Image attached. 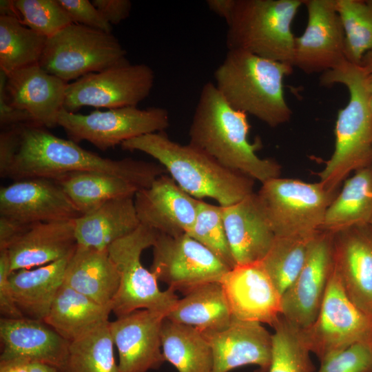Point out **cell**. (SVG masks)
I'll list each match as a JSON object with an SVG mask.
<instances>
[{
    "label": "cell",
    "mask_w": 372,
    "mask_h": 372,
    "mask_svg": "<svg viewBox=\"0 0 372 372\" xmlns=\"http://www.w3.org/2000/svg\"><path fill=\"white\" fill-rule=\"evenodd\" d=\"M303 1L236 0L227 23L228 50L246 51L293 66L296 37L291 26Z\"/></svg>",
    "instance_id": "6"
},
{
    "label": "cell",
    "mask_w": 372,
    "mask_h": 372,
    "mask_svg": "<svg viewBox=\"0 0 372 372\" xmlns=\"http://www.w3.org/2000/svg\"><path fill=\"white\" fill-rule=\"evenodd\" d=\"M81 215L52 179H21L0 189V216L34 225L75 220Z\"/></svg>",
    "instance_id": "16"
},
{
    "label": "cell",
    "mask_w": 372,
    "mask_h": 372,
    "mask_svg": "<svg viewBox=\"0 0 372 372\" xmlns=\"http://www.w3.org/2000/svg\"><path fill=\"white\" fill-rule=\"evenodd\" d=\"M320 84H342L349 92L347 105L338 113L333 153L318 174L319 182L328 191L338 192L352 171L372 164V112L359 65L345 60L334 70L322 74Z\"/></svg>",
    "instance_id": "5"
},
{
    "label": "cell",
    "mask_w": 372,
    "mask_h": 372,
    "mask_svg": "<svg viewBox=\"0 0 372 372\" xmlns=\"http://www.w3.org/2000/svg\"><path fill=\"white\" fill-rule=\"evenodd\" d=\"M345 34L346 59L360 65L372 51V0H335Z\"/></svg>",
    "instance_id": "37"
},
{
    "label": "cell",
    "mask_w": 372,
    "mask_h": 372,
    "mask_svg": "<svg viewBox=\"0 0 372 372\" xmlns=\"http://www.w3.org/2000/svg\"><path fill=\"white\" fill-rule=\"evenodd\" d=\"M110 321L70 341L63 372H120L114 353Z\"/></svg>",
    "instance_id": "35"
},
{
    "label": "cell",
    "mask_w": 372,
    "mask_h": 372,
    "mask_svg": "<svg viewBox=\"0 0 372 372\" xmlns=\"http://www.w3.org/2000/svg\"><path fill=\"white\" fill-rule=\"evenodd\" d=\"M273 328L271 362L268 372H313L310 357L300 329L281 316Z\"/></svg>",
    "instance_id": "38"
},
{
    "label": "cell",
    "mask_w": 372,
    "mask_h": 372,
    "mask_svg": "<svg viewBox=\"0 0 372 372\" xmlns=\"http://www.w3.org/2000/svg\"><path fill=\"white\" fill-rule=\"evenodd\" d=\"M372 344V343H371Z\"/></svg>",
    "instance_id": "54"
},
{
    "label": "cell",
    "mask_w": 372,
    "mask_h": 372,
    "mask_svg": "<svg viewBox=\"0 0 372 372\" xmlns=\"http://www.w3.org/2000/svg\"><path fill=\"white\" fill-rule=\"evenodd\" d=\"M320 182L275 178L256 194L276 236H311L320 230L326 211L337 195Z\"/></svg>",
    "instance_id": "9"
},
{
    "label": "cell",
    "mask_w": 372,
    "mask_h": 372,
    "mask_svg": "<svg viewBox=\"0 0 372 372\" xmlns=\"http://www.w3.org/2000/svg\"><path fill=\"white\" fill-rule=\"evenodd\" d=\"M47 39L17 17L0 15V70L8 75L39 65Z\"/></svg>",
    "instance_id": "34"
},
{
    "label": "cell",
    "mask_w": 372,
    "mask_h": 372,
    "mask_svg": "<svg viewBox=\"0 0 372 372\" xmlns=\"http://www.w3.org/2000/svg\"><path fill=\"white\" fill-rule=\"evenodd\" d=\"M333 266L350 299L372 316V227L354 226L333 235Z\"/></svg>",
    "instance_id": "21"
},
{
    "label": "cell",
    "mask_w": 372,
    "mask_h": 372,
    "mask_svg": "<svg viewBox=\"0 0 372 372\" xmlns=\"http://www.w3.org/2000/svg\"><path fill=\"white\" fill-rule=\"evenodd\" d=\"M141 224L159 234H188L197 214L200 199L181 189L167 174L158 176L134 197Z\"/></svg>",
    "instance_id": "19"
},
{
    "label": "cell",
    "mask_w": 372,
    "mask_h": 372,
    "mask_svg": "<svg viewBox=\"0 0 372 372\" xmlns=\"http://www.w3.org/2000/svg\"><path fill=\"white\" fill-rule=\"evenodd\" d=\"M369 224H370V225L372 227V218H371V221H370Z\"/></svg>",
    "instance_id": "52"
},
{
    "label": "cell",
    "mask_w": 372,
    "mask_h": 372,
    "mask_svg": "<svg viewBox=\"0 0 372 372\" xmlns=\"http://www.w3.org/2000/svg\"><path fill=\"white\" fill-rule=\"evenodd\" d=\"M247 115L229 105L214 83L203 85L189 130V143L224 167L263 183L280 177L281 167L259 157L260 141L249 140Z\"/></svg>",
    "instance_id": "2"
},
{
    "label": "cell",
    "mask_w": 372,
    "mask_h": 372,
    "mask_svg": "<svg viewBox=\"0 0 372 372\" xmlns=\"http://www.w3.org/2000/svg\"><path fill=\"white\" fill-rule=\"evenodd\" d=\"M7 76L3 86L6 103L28 113L37 125L53 127L63 109L68 83L48 73L39 65Z\"/></svg>",
    "instance_id": "20"
},
{
    "label": "cell",
    "mask_w": 372,
    "mask_h": 372,
    "mask_svg": "<svg viewBox=\"0 0 372 372\" xmlns=\"http://www.w3.org/2000/svg\"><path fill=\"white\" fill-rule=\"evenodd\" d=\"M14 5L21 22L47 38L72 23L57 0H14Z\"/></svg>",
    "instance_id": "40"
},
{
    "label": "cell",
    "mask_w": 372,
    "mask_h": 372,
    "mask_svg": "<svg viewBox=\"0 0 372 372\" xmlns=\"http://www.w3.org/2000/svg\"><path fill=\"white\" fill-rule=\"evenodd\" d=\"M236 0H207L209 9L227 23L232 14Z\"/></svg>",
    "instance_id": "50"
},
{
    "label": "cell",
    "mask_w": 372,
    "mask_h": 372,
    "mask_svg": "<svg viewBox=\"0 0 372 372\" xmlns=\"http://www.w3.org/2000/svg\"><path fill=\"white\" fill-rule=\"evenodd\" d=\"M300 331L307 348L321 361L356 343H372V316L350 299L333 266L316 318Z\"/></svg>",
    "instance_id": "10"
},
{
    "label": "cell",
    "mask_w": 372,
    "mask_h": 372,
    "mask_svg": "<svg viewBox=\"0 0 372 372\" xmlns=\"http://www.w3.org/2000/svg\"><path fill=\"white\" fill-rule=\"evenodd\" d=\"M6 79V74L0 70V125L1 129L22 124H37L28 113L12 108L7 105L3 94V86Z\"/></svg>",
    "instance_id": "44"
},
{
    "label": "cell",
    "mask_w": 372,
    "mask_h": 372,
    "mask_svg": "<svg viewBox=\"0 0 372 372\" xmlns=\"http://www.w3.org/2000/svg\"><path fill=\"white\" fill-rule=\"evenodd\" d=\"M0 360L29 359L46 363L63 372L70 342L44 321L29 318L0 320Z\"/></svg>",
    "instance_id": "23"
},
{
    "label": "cell",
    "mask_w": 372,
    "mask_h": 372,
    "mask_svg": "<svg viewBox=\"0 0 372 372\" xmlns=\"http://www.w3.org/2000/svg\"><path fill=\"white\" fill-rule=\"evenodd\" d=\"M32 225L0 216V251L7 250Z\"/></svg>",
    "instance_id": "48"
},
{
    "label": "cell",
    "mask_w": 372,
    "mask_h": 372,
    "mask_svg": "<svg viewBox=\"0 0 372 372\" xmlns=\"http://www.w3.org/2000/svg\"><path fill=\"white\" fill-rule=\"evenodd\" d=\"M72 23L81 24L107 33H112V25L101 14L89 0H57Z\"/></svg>",
    "instance_id": "42"
},
{
    "label": "cell",
    "mask_w": 372,
    "mask_h": 372,
    "mask_svg": "<svg viewBox=\"0 0 372 372\" xmlns=\"http://www.w3.org/2000/svg\"><path fill=\"white\" fill-rule=\"evenodd\" d=\"M320 362L318 372H369L372 370V344L356 343L327 355Z\"/></svg>",
    "instance_id": "41"
},
{
    "label": "cell",
    "mask_w": 372,
    "mask_h": 372,
    "mask_svg": "<svg viewBox=\"0 0 372 372\" xmlns=\"http://www.w3.org/2000/svg\"><path fill=\"white\" fill-rule=\"evenodd\" d=\"M92 3L112 25L126 19L132 10L130 0H92Z\"/></svg>",
    "instance_id": "45"
},
{
    "label": "cell",
    "mask_w": 372,
    "mask_h": 372,
    "mask_svg": "<svg viewBox=\"0 0 372 372\" xmlns=\"http://www.w3.org/2000/svg\"><path fill=\"white\" fill-rule=\"evenodd\" d=\"M12 272L7 250L0 251V311L3 318H19L24 316L14 298L9 277Z\"/></svg>",
    "instance_id": "43"
},
{
    "label": "cell",
    "mask_w": 372,
    "mask_h": 372,
    "mask_svg": "<svg viewBox=\"0 0 372 372\" xmlns=\"http://www.w3.org/2000/svg\"><path fill=\"white\" fill-rule=\"evenodd\" d=\"M166 315L138 309L110 322L116 347L120 372H147L165 361L161 347V328Z\"/></svg>",
    "instance_id": "18"
},
{
    "label": "cell",
    "mask_w": 372,
    "mask_h": 372,
    "mask_svg": "<svg viewBox=\"0 0 372 372\" xmlns=\"http://www.w3.org/2000/svg\"><path fill=\"white\" fill-rule=\"evenodd\" d=\"M222 207L225 229L236 265L259 262L276 237L256 193Z\"/></svg>",
    "instance_id": "24"
},
{
    "label": "cell",
    "mask_w": 372,
    "mask_h": 372,
    "mask_svg": "<svg viewBox=\"0 0 372 372\" xmlns=\"http://www.w3.org/2000/svg\"><path fill=\"white\" fill-rule=\"evenodd\" d=\"M54 180L61 186L82 215L110 200L134 197L142 189L125 178L101 172H71Z\"/></svg>",
    "instance_id": "32"
},
{
    "label": "cell",
    "mask_w": 372,
    "mask_h": 372,
    "mask_svg": "<svg viewBox=\"0 0 372 372\" xmlns=\"http://www.w3.org/2000/svg\"><path fill=\"white\" fill-rule=\"evenodd\" d=\"M161 347L165 361L178 372H212L213 354L204 334L187 325L165 318Z\"/></svg>",
    "instance_id": "33"
},
{
    "label": "cell",
    "mask_w": 372,
    "mask_h": 372,
    "mask_svg": "<svg viewBox=\"0 0 372 372\" xmlns=\"http://www.w3.org/2000/svg\"><path fill=\"white\" fill-rule=\"evenodd\" d=\"M110 307L103 306L63 283L44 322L69 342L109 321Z\"/></svg>",
    "instance_id": "30"
},
{
    "label": "cell",
    "mask_w": 372,
    "mask_h": 372,
    "mask_svg": "<svg viewBox=\"0 0 372 372\" xmlns=\"http://www.w3.org/2000/svg\"><path fill=\"white\" fill-rule=\"evenodd\" d=\"M231 269L211 251L187 234H158L150 271L168 289L183 294L209 282H220Z\"/></svg>",
    "instance_id": "13"
},
{
    "label": "cell",
    "mask_w": 372,
    "mask_h": 372,
    "mask_svg": "<svg viewBox=\"0 0 372 372\" xmlns=\"http://www.w3.org/2000/svg\"><path fill=\"white\" fill-rule=\"evenodd\" d=\"M168 320L192 327L202 333L218 331L234 320L219 282L198 286L184 294L166 316Z\"/></svg>",
    "instance_id": "29"
},
{
    "label": "cell",
    "mask_w": 372,
    "mask_h": 372,
    "mask_svg": "<svg viewBox=\"0 0 372 372\" xmlns=\"http://www.w3.org/2000/svg\"><path fill=\"white\" fill-rule=\"evenodd\" d=\"M18 129V148L3 178L15 180L33 178L54 180L71 172H94L121 177L143 189L167 174L159 163L130 158H103L70 139L55 136L37 124L19 125Z\"/></svg>",
    "instance_id": "1"
},
{
    "label": "cell",
    "mask_w": 372,
    "mask_h": 372,
    "mask_svg": "<svg viewBox=\"0 0 372 372\" xmlns=\"http://www.w3.org/2000/svg\"><path fill=\"white\" fill-rule=\"evenodd\" d=\"M367 103L372 112V51L366 52L359 65Z\"/></svg>",
    "instance_id": "49"
},
{
    "label": "cell",
    "mask_w": 372,
    "mask_h": 372,
    "mask_svg": "<svg viewBox=\"0 0 372 372\" xmlns=\"http://www.w3.org/2000/svg\"><path fill=\"white\" fill-rule=\"evenodd\" d=\"M158 232L141 224L134 231L115 241L107 248L120 276L112 312L121 317L138 309H149L166 316L178 298L173 291H162L154 273L141 263L145 249L153 247Z\"/></svg>",
    "instance_id": "7"
},
{
    "label": "cell",
    "mask_w": 372,
    "mask_h": 372,
    "mask_svg": "<svg viewBox=\"0 0 372 372\" xmlns=\"http://www.w3.org/2000/svg\"><path fill=\"white\" fill-rule=\"evenodd\" d=\"M316 234L276 236L268 252L259 262L282 295L300 272Z\"/></svg>",
    "instance_id": "36"
},
{
    "label": "cell",
    "mask_w": 372,
    "mask_h": 372,
    "mask_svg": "<svg viewBox=\"0 0 372 372\" xmlns=\"http://www.w3.org/2000/svg\"><path fill=\"white\" fill-rule=\"evenodd\" d=\"M334 234L319 230L313 237L304 264L282 298V316L304 329L316 318L333 268Z\"/></svg>",
    "instance_id": "15"
},
{
    "label": "cell",
    "mask_w": 372,
    "mask_h": 372,
    "mask_svg": "<svg viewBox=\"0 0 372 372\" xmlns=\"http://www.w3.org/2000/svg\"><path fill=\"white\" fill-rule=\"evenodd\" d=\"M372 218V164L355 171L327 208L320 230L335 234L369 224Z\"/></svg>",
    "instance_id": "31"
},
{
    "label": "cell",
    "mask_w": 372,
    "mask_h": 372,
    "mask_svg": "<svg viewBox=\"0 0 372 372\" xmlns=\"http://www.w3.org/2000/svg\"><path fill=\"white\" fill-rule=\"evenodd\" d=\"M63 283L98 304L112 308L120 276L107 249L77 244L69 258Z\"/></svg>",
    "instance_id": "26"
},
{
    "label": "cell",
    "mask_w": 372,
    "mask_h": 372,
    "mask_svg": "<svg viewBox=\"0 0 372 372\" xmlns=\"http://www.w3.org/2000/svg\"><path fill=\"white\" fill-rule=\"evenodd\" d=\"M0 372H61L57 368L37 360L12 359L0 360Z\"/></svg>",
    "instance_id": "47"
},
{
    "label": "cell",
    "mask_w": 372,
    "mask_h": 372,
    "mask_svg": "<svg viewBox=\"0 0 372 372\" xmlns=\"http://www.w3.org/2000/svg\"><path fill=\"white\" fill-rule=\"evenodd\" d=\"M112 34L72 23L48 38L39 66L65 82L127 62Z\"/></svg>",
    "instance_id": "8"
},
{
    "label": "cell",
    "mask_w": 372,
    "mask_h": 372,
    "mask_svg": "<svg viewBox=\"0 0 372 372\" xmlns=\"http://www.w3.org/2000/svg\"><path fill=\"white\" fill-rule=\"evenodd\" d=\"M369 372H372V370H371Z\"/></svg>",
    "instance_id": "53"
},
{
    "label": "cell",
    "mask_w": 372,
    "mask_h": 372,
    "mask_svg": "<svg viewBox=\"0 0 372 372\" xmlns=\"http://www.w3.org/2000/svg\"><path fill=\"white\" fill-rule=\"evenodd\" d=\"M70 256L34 269L11 272L9 280L14 298L23 316L44 320L63 283Z\"/></svg>",
    "instance_id": "28"
},
{
    "label": "cell",
    "mask_w": 372,
    "mask_h": 372,
    "mask_svg": "<svg viewBox=\"0 0 372 372\" xmlns=\"http://www.w3.org/2000/svg\"><path fill=\"white\" fill-rule=\"evenodd\" d=\"M220 284L234 319L273 327L282 316V295L259 262L236 265Z\"/></svg>",
    "instance_id": "17"
},
{
    "label": "cell",
    "mask_w": 372,
    "mask_h": 372,
    "mask_svg": "<svg viewBox=\"0 0 372 372\" xmlns=\"http://www.w3.org/2000/svg\"><path fill=\"white\" fill-rule=\"evenodd\" d=\"M140 225L134 197L116 198L75 219V236L79 245L105 250Z\"/></svg>",
    "instance_id": "27"
},
{
    "label": "cell",
    "mask_w": 372,
    "mask_h": 372,
    "mask_svg": "<svg viewBox=\"0 0 372 372\" xmlns=\"http://www.w3.org/2000/svg\"><path fill=\"white\" fill-rule=\"evenodd\" d=\"M213 354L212 372H228L254 364L268 372L271 362L272 334L259 322L234 319L224 329L203 333Z\"/></svg>",
    "instance_id": "22"
},
{
    "label": "cell",
    "mask_w": 372,
    "mask_h": 372,
    "mask_svg": "<svg viewBox=\"0 0 372 372\" xmlns=\"http://www.w3.org/2000/svg\"><path fill=\"white\" fill-rule=\"evenodd\" d=\"M254 372H263V371H261L260 369H258V370L255 371Z\"/></svg>",
    "instance_id": "51"
},
{
    "label": "cell",
    "mask_w": 372,
    "mask_h": 372,
    "mask_svg": "<svg viewBox=\"0 0 372 372\" xmlns=\"http://www.w3.org/2000/svg\"><path fill=\"white\" fill-rule=\"evenodd\" d=\"M74 220L32 225L7 249L12 271L43 266L70 256L77 246Z\"/></svg>",
    "instance_id": "25"
},
{
    "label": "cell",
    "mask_w": 372,
    "mask_h": 372,
    "mask_svg": "<svg viewBox=\"0 0 372 372\" xmlns=\"http://www.w3.org/2000/svg\"><path fill=\"white\" fill-rule=\"evenodd\" d=\"M154 81L149 65L127 61L68 83L63 108L76 113L83 106L108 110L137 106L149 95Z\"/></svg>",
    "instance_id": "12"
},
{
    "label": "cell",
    "mask_w": 372,
    "mask_h": 372,
    "mask_svg": "<svg viewBox=\"0 0 372 372\" xmlns=\"http://www.w3.org/2000/svg\"><path fill=\"white\" fill-rule=\"evenodd\" d=\"M169 120L168 111L161 107L130 106L87 114L63 108L57 124L73 142L86 141L104 151L144 134L164 132L169 126Z\"/></svg>",
    "instance_id": "11"
},
{
    "label": "cell",
    "mask_w": 372,
    "mask_h": 372,
    "mask_svg": "<svg viewBox=\"0 0 372 372\" xmlns=\"http://www.w3.org/2000/svg\"><path fill=\"white\" fill-rule=\"evenodd\" d=\"M187 234L211 251L230 269L236 266L226 236L220 205L200 200L194 223Z\"/></svg>",
    "instance_id": "39"
},
{
    "label": "cell",
    "mask_w": 372,
    "mask_h": 372,
    "mask_svg": "<svg viewBox=\"0 0 372 372\" xmlns=\"http://www.w3.org/2000/svg\"><path fill=\"white\" fill-rule=\"evenodd\" d=\"M121 146L155 158L178 185L195 198H210L225 207L254 193L253 178L224 167L189 143L172 140L165 131L134 138Z\"/></svg>",
    "instance_id": "3"
},
{
    "label": "cell",
    "mask_w": 372,
    "mask_h": 372,
    "mask_svg": "<svg viewBox=\"0 0 372 372\" xmlns=\"http://www.w3.org/2000/svg\"><path fill=\"white\" fill-rule=\"evenodd\" d=\"M307 23L295 37L293 66L305 74L324 73L346 59L345 34L335 0H304Z\"/></svg>",
    "instance_id": "14"
},
{
    "label": "cell",
    "mask_w": 372,
    "mask_h": 372,
    "mask_svg": "<svg viewBox=\"0 0 372 372\" xmlns=\"http://www.w3.org/2000/svg\"><path fill=\"white\" fill-rule=\"evenodd\" d=\"M19 145L18 125L1 130L0 134V175L3 177L17 152Z\"/></svg>",
    "instance_id": "46"
},
{
    "label": "cell",
    "mask_w": 372,
    "mask_h": 372,
    "mask_svg": "<svg viewBox=\"0 0 372 372\" xmlns=\"http://www.w3.org/2000/svg\"><path fill=\"white\" fill-rule=\"evenodd\" d=\"M289 64L230 49L214 72L215 86L233 108L275 127L288 122L292 111L284 95Z\"/></svg>",
    "instance_id": "4"
}]
</instances>
